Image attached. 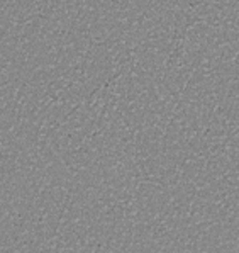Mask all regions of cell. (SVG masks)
Segmentation results:
<instances>
[]
</instances>
